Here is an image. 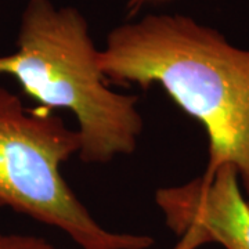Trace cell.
Instances as JSON below:
<instances>
[{"instance_id": "2", "label": "cell", "mask_w": 249, "mask_h": 249, "mask_svg": "<svg viewBox=\"0 0 249 249\" xmlns=\"http://www.w3.org/2000/svg\"><path fill=\"white\" fill-rule=\"evenodd\" d=\"M98 55L85 16L52 0L28 1L17 50L0 55V76L14 78L40 107L65 108L76 116L85 163L133 154L144 126L139 97L108 88Z\"/></svg>"}, {"instance_id": "3", "label": "cell", "mask_w": 249, "mask_h": 249, "mask_svg": "<svg viewBox=\"0 0 249 249\" xmlns=\"http://www.w3.org/2000/svg\"><path fill=\"white\" fill-rule=\"evenodd\" d=\"M80 150V136L52 109H28L0 85V206L57 227L82 249H150L142 234L104 229L61 175Z\"/></svg>"}, {"instance_id": "5", "label": "cell", "mask_w": 249, "mask_h": 249, "mask_svg": "<svg viewBox=\"0 0 249 249\" xmlns=\"http://www.w3.org/2000/svg\"><path fill=\"white\" fill-rule=\"evenodd\" d=\"M0 249H58L53 244L35 235L22 234H1Z\"/></svg>"}, {"instance_id": "4", "label": "cell", "mask_w": 249, "mask_h": 249, "mask_svg": "<svg viewBox=\"0 0 249 249\" xmlns=\"http://www.w3.org/2000/svg\"><path fill=\"white\" fill-rule=\"evenodd\" d=\"M155 202L180 241L175 249H196L216 242L224 249H249V204L232 165H223L204 180L165 187Z\"/></svg>"}, {"instance_id": "7", "label": "cell", "mask_w": 249, "mask_h": 249, "mask_svg": "<svg viewBox=\"0 0 249 249\" xmlns=\"http://www.w3.org/2000/svg\"><path fill=\"white\" fill-rule=\"evenodd\" d=\"M248 204H249V199H248Z\"/></svg>"}, {"instance_id": "1", "label": "cell", "mask_w": 249, "mask_h": 249, "mask_svg": "<svg viewBox=\"0 0 249 249\" xmlns=\"http://www.w3.org/2000/svg\"><path fill=\"white\" fill-rule=\"evenodd\" d=\"M108 83L160 85L209 139L204 180L232 165L249 198V50L181 14H147L114 28L100 50Z\"/></svg>"}, {"instance_id": "6", "label": "cell", "mask_w": 249, "mask_h": 249, "mask_svg": "<svg viewBox=\"0 0 249 249\" xmlns=\"http://www.w3.org/2000/svg\"><path fill=\"white\" fill-rule=\"evenodd\" d=\"M142 1H147V0H134V4H136V7H139Z\"/></svg>"}]
</instances>
